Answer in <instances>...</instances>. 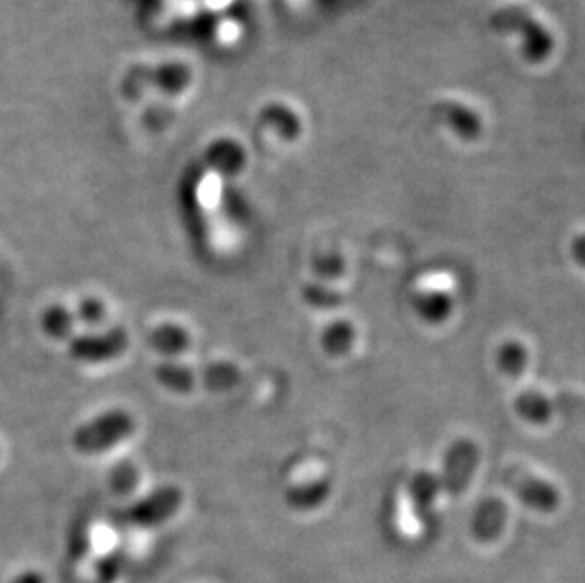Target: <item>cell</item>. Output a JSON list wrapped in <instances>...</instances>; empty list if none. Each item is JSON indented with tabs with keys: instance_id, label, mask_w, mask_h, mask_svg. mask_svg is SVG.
I'll list each match as a JSON object with an SVG mask.
<instances>
[{
	"instance_id": "1",
	"label": "cell",
	"mask_w": 585,
	"mask_h": 583,
	"mask_svg": "<svg viewBox=\"0 0 585 583\" xmlns=\"http://www.w3.org/2000/svg\"><path fill=\"white\" fill-rule=\"evenodd\" d=\"M135 431H137V423H135L134 415L121 407H114L81 424L74 431L71 442L81 455L92 457V455H103V453L116 449L118 445L134 436Z\"/></svg>"
},
{
	"instance_id": "2",
	"label": "cell",
	"mask_w": 585,
	"mask_h": 583,
	"mask_svg": "<svg viewBox=\"0 0 585 583\" xmlns=\"http://www.w3.org/2000/svg\"><path fill=\"white\" fill-rule=\"evenodd\" d=\"M491 26L499 33L519 34L523 57L531 63H542L552 55L555 46L552 33L526 8L508 4L494 10L491 15Z\"/></svg>"
},
{
	"instance_id": "3",
	"label": "cell",
	"mask_w": 585,
	"mask_h": 583,
	"mask_svg": "<svg viewBox=\"0 0 585 583\" xmlns=\"http://www.w3.org/2000/svg\"><path fill=\"white\" fill-rule=\"evenodd\" d=\"M479 447L476 442L468 437H459L447 447L444 455V464L439 471V484L442 492L449 497H459L470 484H472L474 474L478 470Z\"/></svg>"
},
{
	"instance_id": "4",
	"label": "cell",
	"mask_w": 585,
	"mask_h": 583,
	"mask_svg": "<svg viewBox=\"0 0 585 583\" xmlns=\"http://www.w3.org/2000/svg\"><path fill=\"white\" fill-rule=\"evenodd\" d=\"M129 336L126 328L116 326L105 331H86L68 339V352L84 364H107L127 351Z\"/></svg>"
},
{
	"instance_id": "5",
	"label": "cell",
	"mask_w": 585,
	"mask_h": 583,
	"mask_svg": "<svg viewBox=\"0 0 585 583\" xmlns=\"http://www.w3.org/2000/svg\"><path fill=\"white\" fill-rule=\"evenodd\" d=\"M502 479H504L506 487L512 490L513 495L531 510L550 513L559 506L561 497H559L557 487L544 477L526 470L521 464L508 466Z\"/></svg>"
},
{
	"instance_id": "6",
	"label": "cell",
	"mask_w": 585,
	"mask_h": 583,
	"mask_svg": "<svg viewBox=\"0 0 585 583\" xmlns=\"http://www.w3.org/2000/svg\"><path fill=\"white\" fill-rule=\"evenodd\" d=\"M182 500H184V495L179 487L161 485L127 510V521L137 527H145V529L158 527L180 510Z\"/></svg>"
},
{
	"instance_id": "7",
	"label": "cell",
	"mask_w": 585,
	"mask_h": 583,
	"mask_svg": "<svg viewBox=\"0 0 585 583\" xmlns=\"http://www.w3.org/2000/svg\"><path fill=\"white\" fill-rule=\"evenodd\" d=\"M413 309L428 325H442L451 317L453 299L451 292L438 285L419 286L413 292Z\"/></svg>"
},
{
	"instance_id": "8",
	"label": "cell",
	"mask_w": 585,
	"mask_h": 583,
	"mask_svg": "<svg viewBox=\"0 0 585 583\" xmlns=\"http://www.w3.org/2000/svg\"><path fill=\"white\" fill-rule=\"evenodd\" d=\"M285 490L286 502L292 508L313 510L330 497L332 484H330V477L315 474V476L296 477L286 485Z\"/></svg>"
},
{
	"instance_id": "9",
	"label": "cell",
	"mask_w": 585,
	"mask_h": 583,
	"mask_svg": "<svg viewBox=\"0 0 585 583\" xmlns=\"http://www.w3.org/2000/svg\"><path fill=\"white\" fill-rule=\"evenodd\" d=\"M148 343L153 351L166 357V360H174L190 349L192 338L184 326L177 325V322H161L150 331Z\"/></svg>"
},
{
	"instance_id": "10",
	"label": "cell",
	"mask_w": 585,
	"mask_h": 583,
	"mask_svg": "<svg viewBox=\"0 0 585 583\" xmlns=\"http://www.w3.org/2000/svg\"><path fill=\"white\" fill-rule=\"evenodd\" d=\"M153 378L166 391L173 394H190L198 389V371L179 360H161L153 368Z\"/></svg>"
},
{
	"instance_id": "11",
	"label": "cell",
	"mask_w": 585,
	"mask_h": 583,
	"mask_svg": "<svg viewBox=\"0 0 585 583\" xmlns=\"http://www.w3.org/2000/svg\"><path fill=\"white\" fill-rule=\"evenodd\" d=\"M436 114L453 132H457L462 139H476L481 132V118L474 113L472 108H468L462 103L444 100L436 106Z\"/></svg>"
},
{
	"instance_id": "12",
	"label": "cell",
	"mask_w": 585,
	"mask_h": 583,
	"mask_svg": "<svg viewBox=\"0 0 585 583\" xmlns=\"http://www.w3.org/2000/svg\"><path fill=\"white\" fill-rule=\"evenodd\" d=\"M357 338H359V331L351 320L336 318L320 331V347L330 357H345L353 351Z\"/></svg>"
},
{
	"instance_id": "13",
	"label": "cell",
	"mask_w": 585,
	"mask_h": 583,
	"mask_svg": "<svg viewBox=\"0 0 585 583\" xmlns=\"http://www.w3.org/2000/svg\"><path fill=\"white\" fill-rule=\"evenodd\" d=\"M513 410L523 423L531 424V426H544L553 417L552 400L536 389L519 392L513 402Z\"/></svg>"
},
{
	"instance_id": "14",
	"label": "cell",
	"mask_w": 585,
	"mask_h": 583,
	"mask_svg": "<svg viewBox=\"0 0 585 583\" xmlns=\"http://www.w3.org/2000/svg\"><path fill=\"white\" fill-rule=\"evenodd\" d=\"M241 381L240 365L232 360H213L198 373V383L214 394L232 391Z\"/></svg>"
},
{
	"instance_id": "15",
	"label": "cell",
	"mask_w": 585,
	"mask_h": 583,
	"mask_svg": "<svg viewBox=\"0 0 585 583\" xmlns=\"http://www.w3.org/2000/svg\"><path fill=\"white\" fill-rule=\"evenodd\" d=\"M506 506L499 498H487L478 504V510L474 516V530L478 538H494L499 534L506 523Z\"/></svg>"
},
{
	"instance_id": "16",
	"label": "cell",
	"mask_w": 585,
	"mask_h": 583,
	"mask_svg": "<svg viewBox=\"0 0 585 583\" xmlns=\"http://www.w3.org/2000/svg\"><path fill=\"white\" fill-rule=\"evenodd\" d=\"M206 161L220 174H237L245 166V152L233 140H216L206 152Z\"/></svg>"
},
{
	"instance_id": "17",
	"label": "cell",
	"mask_w": 585,
	"mask_h": 583,
	"mask_svg": "<svg viewBox=\"0 0 585 583\" xmlns=\"http://www.w3.org/2000/svg\"><path fill=\"white\" fill-rule=\"evenodd\" d=\"M76 325L78 322L74 318V312L65 305H50L46 311L42 312V331L54 341H67L73 338Z\"/></svg>"
},
{
	"instance_id": "18",
	"label": "cell",
	"mask_w": 585,
	"mask_h": 583,
	"mask_svg": "<svg viewBox=\"0 0 585 583\" xmlns=\"http://www.w3.org/2000/svg\"><path fill=\"white\" fill-rule=\"evenodd\" d=\"M407 492H410L413 506L417 510H428L436 502V498L442 495L438 474L430 470L415 471L410 484H407Z\"/></svg>"
},
{
	"instance_id": "19",
	"label": "cell",
	"mask_w": 585,
	"mask_h": 583,
	"mask_svg": "<svg viewBox=\"0 0 585 583\" xmlns=\"http://www.w3.org/2000/svg\"><path fill=\"white\" fill-rule=\"evenodd\" d=\"M529 360H531V354H529L526 344L521 343L518 339H508L500 344L499 351H497V365L506 378H521L529 368Z\"/></svg>"
},
{
	"instance_id": "20",
	"label": "cell",
	"mask_w": 585,
	"mask_h": 583,
	"mask_svg": "<svg viewBox=\"0 0 585 583\" xmlns=\"http://www.w3.org/2000/svg\"><path fill=\"white\" fill-rule=\"evenodd\" d=\"M301 298L317 311H332L345 301V296L325 280H309L301 286Z\"/></svg>"
},
{
	"instance_id": "21",
	"label": "cell",
	"mask_w": 585,
	"mask_h": 583,
	"mask_svg": "<svg viewBox=\"0 0 585 583\" xmlns=\"http://www.w3.org/2000/svg\"><path fill=\"white\" fill-rule=\"evenodd\" d=\"M190 80H192V73H190V68L187 65L171 63V65L156 68L150 82H152L153 86L163 89V92L179 93L182 89H187Z\"/></svg>"
},
{
	"instance_id": "22",
	"label": "cell",
	"mask_w": 585,
	"mask_h": 583,
	"mask_svg": "<svg viewBox=\"0 0 585 583\" xmlns=\"http://www.w3.org/2000/svg\"><path fill=\"white\" fill-rule=\"evenodd\" d=\"M107 305L105 301H100L99 298H84L82 299L76 311H74V318L76 322L81 325L89 326V328H97L107 320Z\"/></svg>"
},
{
	"instance_id": "23",
	"label": "cell",
	"mask_w": 585,
	"mask_h": 583,
	"mask_svg": "<svg viewBox=\"0 0 585 583\" xmlns=\"http://www.w3.org/2000/svg\"><path fill=\"white\" fill-rule=\"evenodd\" d=\"M313 267L320 280H333L345 272V259L341 258L338 252H325L313 259Z\"/></svg>"
},
{
	"instance_id": "24",
	"label": "cell",
	"mask_w": 585,
	"mask_h": 583,
	"mask_svg": "<svg viewBox=\"0 0 585 583\" xmlns=\"http://www.w3.org/2000/svg\"><path fill=\"white\" fill-rule=\"evenodd\" d=\"M137 481H139V474L135 470L134 464H120V466H116L113 471V477H110L114 492H118V495L131 492Z\"/></svg>"
},
{
	"instance_id": "25",
	"label": "cell",
	"mask_w": 585,
	"mask_h": 583,
	"mask_svg": "<svg viewBox=\"0 0 585 583\" xmlns=\"http://www.w3.org/2000/svg\"><path fill=\"white\" fill-rule=\"evenodd\" d=\"M14 583H44V577L41 574H36V572H25Z\"/></svg>"
}]
</instances>
